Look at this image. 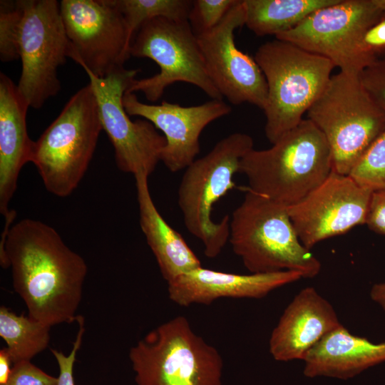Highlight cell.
I'll return each instance as SVG.
<instances>
[{
    "mask_svg": "<svg viewBox=\"0 0 385 385\" xmlns=\"http://www.w3.org/2000/svg\"><path fill=\"white\" fill-rule=\"evenodd\" d=\"M240 0H192L188 16L190 26L196 36L216 27Z\"/></svg>",
    "mask_w": 385,
    "mask_h": 385,
    "instance_id": "27",
    "label": "cell"
},
{
    "mask_svg": "<svg viewBox=\"0 0 385 385\" xmlns=\"http://www.w3.org/2000/svg\"><path fill=\"white\" fill-rule=\"evenodd\" d=\"M51 327L29 315H17L0 307V337L6 342L12 363L30 361L47 348Z\"/></svg>",
    "mask_w": 385,
    "mask_h": 385,
    "instance_id": "23",
    "label": "cell"
},
{
    "mask_svg": "<svg viewBox=\"0 0 385 385\" xmlns=\"http://www.w3.org/2000/svg\"><path fill=\"white\" fill-rule=\"evenodd\" d=\"M253 147L250 135L231 133L185 169L178 204L186 229L201 241L207 257H217L230 236V216L225 215L218 222L213 221V207L235 187L234 176L240 173L242 158Z\"/></svg>",
    "mask_w": 385,
    "mask_h": 385,
    "instance_id": "5",
    "label": "cell"
},
{
    "mask_svg": "<svg viewBox=\"0 0 385 385\" xmlns=\"http://www.w3.org/2000/svg\"><path fill=\"white\" fill-rule=\"evenodd\" d=\"M325 137L332 153V170L348 175L385 129V111L370 96L358 76L332 75L307 111Z\"/></svg>",
    "mask_w": 385,
    "mask_h": 385,
    "instance_id": "8",
    "label": "cell"
},
{
    "mask_svg": "<svg viewBox=\"0 0 385 385\" xmlns=\"http://www.w3.org/2000/svg\"><path fill=\"white\" fill-rule=\"evenodd\" d=\"M123 15L131 45L136 32L145 22L156 18L188 20L191 0H109Z\"/></svg>",
    "mask_w": 385,
    "mask_h": 385,
    "instance_id": "24",
    "label": "cell"
},
{
    "mask_svg": "<svg viewBox=\"0 0 385 385\" xmlns=\"http://www.w3.org/2000/svg\"><path fill=\"white\" fill-rule=\"evenodd\" d=\"M342 324L332 304L314 287L302 289L273 329L270 352L279 361L305 358L324 336Z\"/></svg>",
    "mask_w": 385,
    "mask_h": 385,
    "instance_id": "18",
    "label": "cell"
},
{
    "mask_svg": "<svg viewBox=\"0 0 385 385\" xmlns=\"http://www.w3.org/2000/svg\"><path fill=\"white\" fill-rule=\"evenodd\" d=\"M272 147L250 151L240 173L246 188L287 207L321 185L333 171L329 145L308 118L285 133Z\"/></svg>",
    "mask_w": 385,
    "mask_h": 385,
    "instance_id": "2",
    "label": "cell"
},
{
    "mask_svg": "<svg viewBox=\"0 0 385 385\" xmlns=\"http://www.w3.org/2000/svg\"><path fill=\"white\" fill-rule=\"evenodd\" d=\"M378 7L385 14V0H374Z\"/></svg>",
    "mask_w": 385,
    "mask_h": 385,
    "instance_id": "35",
    "label": "cell"
},
{
    "mask_svg": "<svg viewBox=\"0 0 385 385\" xmlns=\"http://www.w3.org/2000/svg\"><path fill=\"white\" fill-rule=\"evenodd\" d=\"M5 385H58V377L52 376L30 361L14 363Z\"/></svg>",
    "mask_w": 385,
    "mask_h": 385,
    "instance_id": "29",
    "label": "cell"
},
{
    "mask_svg": "<svg viewBox=\"0 0 385 385\" xmlns=\"http://www.w3.org/2000/svg\"><path fill=\"white\" fill-rule=\"evenodd\" d=\"M83 69L96 98L102 128L113 146L118 168L133 176L149 177L161 162L166 140L150 121L131 120L123 107V95L140 69L123 66L103 78Z\"/></svg>",
    "mask_w": 385,
    "mask_h": 385,
    "instance_id": "12",
    "label": "cell"
},
{
    "mask_svg": "<svg viewBox=\"0 0 385 385\" xmlns=\"http://www.w3.org/2000/svg\"><path fill=\"white\" fill-rule=\"evenodd\" d=\"M362 43L365 51L376 57L385 49V16L366 32Z\"/></svg>",
    "mask_w": 385,
    "mask_h": 385,
    "instance_id": "32",
    "label": "cell"
},
{
    "mask_svg": "<svg viewBox=\"0 0 385 385\" xmlns=\"http://www.w3.org/2000/svg\"><path fill=\"white\" fill-rule=\"evenodd\" d=\"M76 321L78 323L79 328L73 344V349L69 354L65 355L62 351L51 349V353L56 358L59 368L58 385H75L73 379V366L85 332L83 317L78 315Z\"/></svg>",
    "mask_w": 385,
    "mask_h": 385,
    "instance_id": "30",
    "label": "cell"
},
{
    "mask_svg": "<svg viewBox=\"0 0 385 385\" xmlns=\"http://www.w3.org/2000/svg\"><path fill=\"white\" fill-rule=\"evenodd\" d=\"M129 359L137 385H222L220 353L183 316L149 332Z\"/></svg>",
    "mask_w": 385,
    "mask_h": 385,
    "instance_id": "7",
    "label": "cell"
},
{
    "mask_svg": "<svg viewBox=\"0 0 385 385\" xmlns=\"http://www.w3.org/2000/svg\"><path fill=\"white\" fill-rule=\"evenodd\" d=\"M28 103L17 85L0 73V212L6 218L15 211L9 203L23 166L31 160L34 141L26 126Z\"/></svg>",
    "mask_w": 385,
    "mask_h": 385,
    "instance_id": "19",
    "label": "cell"
},
{
    "mask_svg": "<svg viewBox=\"0 0 385 385\" xmlns=\"http://www.w3.org/2000/svg\"><path fill=\"white\" fill-rule=\"evenodd\" d=\"M302 278L299 272L290 270L240 274L201 266L168 282V293L179 306L210 304L220 298H262Z\"/></svg>",
    "mask_w": 385,
    "mask_h": 385,
    "instance_id": "17",
    "label": "cell"
},
{
    "mask_svg": "<svg viewBox=\"0 0 385 385\" xmlns=\"http://www.w3.org/2000/svg\"><path fill=\"white\" fill-rule=\"evenodd\" d=\"M60 12L69 58L101 78L123 67L130 43L124 18L109 0H61Z\"/></svg>",
    "mask_w": 385,
    "mask_h": 385,
    "instance_id": "13",
    "label": "cell"
},
{
    "mask_svg": "<svg viewBox=\"0 0 385 385\" xmlns=\"http://www.w3.org/2000/svg\"><path fill=\"white\" fill-rule=\"evenodd\" d=\"M12 363L9 351L6 348L0 350V385H5L10 376Z\"/></svg>",
    "mask_w": 385,
    "mask_h": 385,
    "instance_id": "33",
    "label": "cell"
},
{
    "mask_svg": "<svg viewBox=\"0 0 385 385\" xmlns=\"http://www.w3.org/2000/svg\"><path fill=\"white\" fill-rule=\"evenodd\" d=\"M123 105L130 115L145 118L161 130L166 140L161 162L171 172L185 170L200 151V136L212 121L230 113L222 100L211 99L192 106H182L163 101L150 105L140 102L135 93L125 91Z\"/></svg>",
    "mask_w": 385,
    "mask_h": 385,
    "instance_id": "16",
    "label": "cell"
},
{
    "mask_svg": "<svg viewBox=\"0 0 385 385\" xmlns=\"http://www.w3.org/2000/svg\"><path fill=\"white\" fill-rule=\"evenodd\" d=\"M370 297L385 311V282L375 284L371 287Z\"/></svg>",
    "mask_w": 385,
    "mask_h": 385,
    "instance_id": "34",
    "label": "cell"
},
{
    "mask_svg": "<svg viewBox=\"0 0 385 385\" xmlns=\"http://www.w3.org/2000/svg\"><path fill=\"white\" fill-rule=\"evenodd\" d=\"M304 361L306 376L346 379L385 361V342L354 335L342 325L317 342Z\"/></svg>",
    "mask_w": 385,
    "mask_h": 385,
    "instance_id": "20",
    "label": "cell"
},
{
    "mask_svg": "<svg viewBox=\"0 0 385 385\" xmlns=\"http://www.w3.org/2000/svg\"><path fill=\"white\" fill-rule=\"evenodd\" d=\"M359 78L373 100L385 111V56L377 58Z\"/></svg>",
    "mask_w": 385,
    "mask_h": 385,
    "instance_id": "28",
    "label": "cell"
},
{
    "mask_svg": "<svg viewBox=\"0 0 385 385\" xmlns=\"http://www.w3.org/2000/svg\"><path fill=\"white\" fill-rule=\"evenodd\" d=\"M371 195L350 176L332 171L287 211L300 242L310 250L322 240L366 224Z\"/></svg>",
    "mask_w": 385,
    "mask_h": 385,
    "instance_id": "15",
    "label": "cell"
},
{
    "mask_svg": "<svg viewBox=\"0 0 385 385\" xmlns=\"http://www.w3.org/2000/svg\"><path fill=\"white\" fill-rule=\"evenodd\" d=\"M373 192L385 190V129L371 144L348 175Z\"/></svg>",
    "mask_w": 385,
    "mask_h": 385,
    "instance_id": "25",
    "label": "cell"
},
{
    "mask_svg": "<svg viewBox=\"0 0 385 385\" xmlns=\"http://www.w3.org/2000/svg\"><path fill=\"white\" fill-rule=\"evenodd\" d=\"M254 59L267 85L265 133L272 143L295 128L327 86L335 66L289 42L262 44Z\"/></svg>",
    "mask_w": 385,
    "mask_h": 385,
    "instance_id": "4",
    "label": "cell"
},
{
    "mask_svg": "<svg viewBox=\"0 0 385 385\" xmlns=\"http://www.w3.org/2000/svg\"><path fill=\"white\" fill-rule=\"evenodd\" d=\"M18 47L21 73L18 90L29 107L38 109L61 90L58 68L69 58L67 36L56 0H21Z\"/></svg>",
    "mask_w": 385,
    "mask_h": 385,
    "instance_id": "11",
    "label": "cell"
},
{
    "mask_svg": "<svg viewBox=\"0 0 385 385\" xmlns=\"http://www.w3.org/2000/svg\"><path fill=\"white\" fill-rule=\"evenodd\" d=\"M139 222L161 274L167 283L202 266L182 235L164 220L155 207L148 187V176H134Z\"/></svg>",
    "mask_w": 385,
    "mask_h": 385,
    "instance_id": "21",
    "label": "cell"
},
{
    "mask_svg": "<svg viewBox=\"0 0 385 385\" xmlns=\"http://www.w3.org/2000/svg\"><path fill=\"white\" fill-rule=\"evenodd\" d=\"M102 130L96 98L88 83L34 141L31 162L48 192L66 197L77 188Z\"/></svg>",
    "mask_w": 385,
    "mask_h": 385,
    "instance_id": "6",
    "label": "cell"
},
{
    "mask_svg": "<svg viewBox=\"0 0 385 385\" xmlns=\"http://www.w3.org/2000/svg\"><path fill=\"white\" fill-rule=\"evenodd\" d=\"M230 217L229 242L250 273L320 272L319 260L300 242L287 207L247 189Z\"/></svg>",
    "mask_w": 385,
    "mask_h": 385,
    "instance_id": "3",
    "label": "cell"
},
{
    "mask_svg": "<svg viewBox=\"0 0 385 385\" xmlns=\"http://www.w3.org/2000/svg\"><path fill=\"white\" fill-rule=\"evenodd\" d=\"M245 24L243 0L211 31L196 36L207 72L222 97L235 105L251 103L264 110L267 85L260 66L235 42V31Z\"/></svg>",
    "mask_w": 385,
    "mask_h": 385,
    "instance_id": "14",
    "label": "cell"
},
{
    "mask_svg": "<svg viewBox=\"0 0 385 385\" xmlns=\"http://www.w3.org/2000/svg\"><path fill=\"white\" fill-rule=\"evenodd\" d=\"M339 0H243L245 24L258 36L294 29L314 11Z\"/></svg>",
    "mask_w": 385,
    "mask_h": 385,
    "instance_id": "22",
    "label": "cell"
},
{
    "mask_svg": "<svg viewBox=\"0 0 385 385\" xmlns=\"http://www.w3.org/2000/svg\"><path fill=\"white\" fill-rule=\"evenodd\" d=\"M130 56L148 58L159 66L157 74L135 78L127 92H142L152 102L160 99L169 86L177 82L192 84L212 99L222 100L211 81L188 20L156 18L143 24L133 37Z\"/></svg>",
    "mask_w": 385,
    "mask_h": 385,
    "instance_id": "9",
    "label": "cell"
},
{
    "mask_svg": "<svg viewBox=\"0 0 385 385\" xmlns=\"http://www.w3.org/2000/svg\"><path fill=\"white\" fill-rule=\"evenodd\" d=\"M365 225L374 232L385 235V190L372 192Z\"/></svg>",
    "mask_w": 385,
    "mask_h": 385,
    "instance_id": "31",
    "label": "cell"
},
{
    "mask_svg": "<svg viewBox=\"0 0 385 385\" xmlns=\"http://www.w3.org/2000/svg\"><path fill=\"white\" fill-rule=\"evenodd\" d=\"M384 16L374 0H339L275 38L329 59L341 72L359 76L378 58L365 51L363 38Z\"/></svg>",
    "mask_w": 385,
    "mask_h": 385,
    "instance_id": "10",
    "label": "cell"
},
{
    "mask_svg": "<svg viewBox=\"0 0 385 385\" xmlns=\"http://www.w3.org/2000/svg\"><path fill=\"white\" fill-rule=\"evenodd\" d=\"M0 262L30 317L49 327L76 321L87 265L53 227L29 218L4 225Z\"/></svg>",
    "mask_w": 385,
    "mask_h": 385,
    "instance_id": "1",
    "label": "cell"
},
{
    "mask_svg": "<svg viewBox=\"0 0 385 385\" xmlns=\"http://www.w3.org/2000/svg\"><path fill=\"white\" fill-rule=\"evenodd\" d=\"M22 16L21 0L0 1V59L3 62L19 58L18 37Z\"/></svg>",
    "mask_w": 385,
    "mask_h": 385,
    "instance_id": "26",
    "label": "cell"
}]
</instances>
